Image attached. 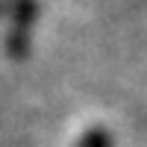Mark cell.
<instances>
[{
	"label": "cell",
	"instance_id": "6da1fadb",
	"mask_svg": "<svg viewBox=\"0 0 147 147\" xmlns=\"http://www.w3.org/2000/svg\"><path fill=\"white\" fill-rule=\"evenodd\" d=\"M35 15H38V3H35V0H18L15 3V21H12V30L6 35V44H9L12 56H24L27 53Z\"/></svg>",
	"mask_w": 147,
	"mask_h": 147
}]
</instances>
